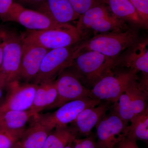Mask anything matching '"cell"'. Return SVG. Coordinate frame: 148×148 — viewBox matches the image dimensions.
Listing matches in <instances>:
<instances>
[{
    "label": "cell",
    "instance_id": "obj_1",
    "mask_svg": "<svg viewBox=\"0 0 148 148\" xmlns=\"http://www.w3.org/2000/svg\"><path fill=\"white\" fill-rule=\"evenodd\" d=\"M138 27H129L122 32L94 35L82 40L76 46L74 56L85 51H97L112 58H116L139 40Z\"/></svg>",
    "mask_w": 148,
    "mask_h": 148
},
{
    "label": "cell",
    "instance_id": "obj_2",
    "mask_svg": "<svg viewBox=\"0 0 148 148\" xmlns=\"http://www.w3.org/2000/svg\"><path fill=\"white\" fill-rule=\"evenodd\" d=\"M77 22L76 27L84 38L90 32L95 35L122 32L129 28L126 22L114 16L106 5L100 0L80 15Z\"/></svg>",
    "mask_w": 148,
    "mask_h": 148
},
{
    "label": "cell",
    "instance_id": "obj_3",
    "mask_svg": "<svg viewBox=\"0 0 148 148\" xmlns=\"http://www.w3.org/2000/svg\"><path fill=\"white\" fill-rule=\"evenodd\" d=\"M137 73L132 69L112 67L92 86L91 98L116 103L130 84L138 77Z\"/></svg>",
    "mask_w": 148,
    "mask_h": 148
},
{
    "label": "cell",
    "instance_id": "obj_4",
    "mask_svg": "<svg viewBox=\"0 0 148 148\" xmlns=\"http://www.w3.org/2000/svg\"><path fill=\"white\" fill-rule=\"evenodd\" d=\"M116 59L94 51H85L74 56L69 68L81 81L93 86L114 66Z\"/></svg>",
    "mask_w": 148,
    "mask_h": 148
},
{
    "label": "cell",
    "instance_id": "obj_5",
    "mask_svg": "<svg viewBox=\"0 0 148 148\" xmlns=\"http://www.w3.org/2000/svg\"><path fill=\"white\" fill-rule=\"evenodd\" d=\"M21 38L23 42L38 45L49 50L68 47L84 40L76 27L69 24L47 30H29Z\"/></svg>",
    "mask_w": 148,
    "mask_h": 148
},
{
    "label": "cell",
    "instance_id": "obj_6",
    "mask_svg": "<svg viewBox=\"0 0 148 148\" xmlns=\"http://www.w3.org/2000/svg\"><path fill=\"white\" fill-rule=\"evenodd\" d=\"M77 44L49 51L43 59L33 83L38 85L54 80L60 73L71 66Z\"/></svg>",
    "mask_w": 148,
    "mask_h": 148
},
{
    "label": "cell",
    "instance_id": "obj_7",
    "mask_svg": "<svg viewBox=\"0 0 148 148\" xmlns=\"http://www.w3.org/2000/svg\"><path fill=\"white\" fill-rule=\"evenodd\" d=\"M101 101L92 98L70 101L60 106L53 112L38 114L33 118L53 130L56 127L67 126L73 123L83 110L98 106Z\"/></svg>",
    "mask_w": 148,
    "mask_h": 148
},
{
    "label": "cell",
    "instance_id": "obj_8",
    "mask_svg": "<svg viewBox=\"0 0 148 148\" xmlns=\"http://www.w3.org/2000/svg\"><path fill=\"white\" fill-rule=\"evenodd\" d=\"M1 20L3 22H17L32 31L54 29L66 24H58L44 14L24 7L15 2H13L7 13Z\"/></svg>",
    "mask_w": 148,
    "mask_h": 148
},
{
    "label": "cell",
    "instance_id": "obj_9",
    "mask_svg": "<svg viewBox=\"0 0 148 148\" xmlns=\"http://www.w3.org/2000/svg\"><path fill=\"white\" fill-rule=\"evenodd\" d=\"M58 96L53 108L70 101L91 98L90 89L84 86L70 68H66L55 80Z\"/></svg>",
    "mask_w": 148,
    "mask_h": 148
},
{
    "label": "cell",
    "instance_id": "obj_10",
    "mask_svg": "<svg viewBox=\"0 0 148 148\" xmlns=\"http://www.w3.org/2000/svg\"><path fill=\"white\" fill-rule=\"evenodd\" d=\"M128 125L115 112L106 114L96 129L98 148H115L126 136Z\"/></svg>",
    "mask_w": 148,
    "mask_h": 148
},
{
    "label": "cell",
    "instance_id": "obj_11",
    "mask_svg": "<svg viewBox=\"0 0 148 148\" xmlns=\"http://www.w3.org/2000/svg\"><path fill=\"white\" fill-rule=\"evenodd\" d=\"M22 38L10 33L3 42V60L0 72L8 84L19 80L22 54Z\"/></svg>",
    "mask_w": 148,
    "mask_h": 148
},
{
    "label": "cell",
    "instance_id": "obj_12",
    "mask_svg": "<svg viewBox=\"0 0 148 148\" xmlns=\"http://www.w3.org/2000/svg\"><path fill=\"white\" fill-rule=\"evenodd\" d=\"M37 85L33 83L21 84L19 80L9 83L0 111L29 110L33 104Z\"/></svg>",
    "mask_w": 148,
    "mask_h": 148
},
{
    "label": "cell",
    "instance_id": "obj_13",
    "mask_svg": "<svg viewBox=\"0 0 148 148\" xmlns=\"http://www.w3.org/2000/svg\"><path fill=\"white\" fill-rule=\"evenodd\" d=\"M114 66L148 74V40H139L134 45L123 51L117 57Z\"/></svg>",
    "mask_w": 148,
    "mask_h": 148
},
{
    "label": "cell",
    "instance_id": "obj_14",
    "mask_svg": "<svg viewBox=\"0 0 148 148\" xmlns=\"http://www.w3.org/2000/svg\"><path fill=\"white\" fill-rule=\"evenodd\" d=\"M49 50L38 45L23 42L19 79L24 80L27 83L33 81L38 73L45 56Z\"/></svg>",
    "mask_w": 148,
    "mask_h": 148
},
{
    "label": "cell",
    "instance_id": "obj_15",
    "mask_svg": "<svg viewBox=\"0 0 148 148\" xmlns=\"http://www.w3.org/2000/svg\"><path fill=\"white\" fill-rule=\"evenodd\" d=\"M110 102L101 103L98 106L83 110L73 123L74 129L86 137L89 136L92 129L96 127L110 109Z\"/></svg>",
    "mask_w": 148,
    "mask_h": 148
},
{
    "label": "cell",
    "instance_id": "obj_16",
    "mask_svg": "<svg viewBox=\"0 0 148 148\" xmlns=\"http://www.w3.org/2000/svg\"><path fill=\"white\" fill-rule=\"evenodd\" d=\"M36 10L59 24H69L77 20L80 16L74 10L69 0H45Z\"/></svg>",
    "mask_w": 148,
    "mask_h": 148
},
{
    "label": "cell",
    "instance_id": "obj_17",
    "mask_svg": "<svg viewBox=\"0 0 148 148\" xmlns=\"http://www.w3.org/2000/svg\"><path fill=\"white\" fill-rule=\"evenodd\" d=\"M57 96L55 80L38 85L33 104L29 111L34 116L45 109H53Z\"/></svg>",
    "mask_w": 148,
    "mask_h": 148
},
{
    "label": "cell",
    "instance_id": "obj_18",
    "mask_svg": "<svg viewBox=\"0 0 148 148\" xmlns=\"http://www.w3.org/2000/svg\"><path fill=\"white\" fill-rule=\"evenodd\" d=\"M116 17L134 27L147 28L128 0H100Z\"/></svg>",
    "mask_w": 148,
    "mask_h": 148
},
{
    "label": "cell",
    "instance_id": "obj_19",
    "mask_svg": "<svg viewBox=\"0 0 148 148\" xmlns=\"http://www.w3.org/2000/svg\"><path fill=\"white\" fill-rule=\"evenodd\" d=\"M34 119V122L25 129L17 142L20 148H42L49 134L52 130Z\"/></svg>",
    "mask_w": 148,
    "mask_h": 148
},
{
    "label": "cell",
    "instance_id": "obj_20",
    "mask_svg": "<svg viewBox=\"0 0 148 148\" xmlns=\"http://www.w3.org/2000/svg\"><path fill=\"white\" fill-rule=\"evenodd\" d=\"M33 114L29 110L0 111V130L23 132Z\"/></svg>",
    "mask_w": 148,
    "mask_h": 148
},
{
    "label": "cell",
    "instance_id": "obj_21",
    "mask_svg": "<svg viewBox=\"0 0 148 148\" xmlns=\"http://www.w3.org/2000/svg\"><path fill=\"white\" fill-rule=\"evenodd\" d=\"M77 132L73 127H56L49 134L42 148H64L73 143Z\"/></svg>",
    "mask_w": 148,
    "mask_h": 148
},
{
    "label": "cell",
    "instance_id": "obj_22",
    "mask_svg": "<svg viewBox=\"0 0 148 148\" xmlns=\"http://www.w3.org/2000/svg\"><path fill=\"white\" fill-rule=\"evenodd\" d=\"M127 127L126 137L147 142L148 140V107L141 113L136 115L130 120Z\"/></svg>",
    "mask_w": 148,
    "mask_h": 148
},
{
    "label": "cell",
    "instance_id": "obj_23",
    "mask_svg": "<svg viewBox=\"0 0 148 148\" xmlns=\"http://www.w3.org/2000/svg\"><path fill=\"white\" fill-rule=\"evenodd\" d=\"M23 132L0 130V148L11 147L18 142Z\"/></svg>",
    "mask_w": 148,
    "mask_h": 148
},
{
    "label": "cell",
    "instance_id": "obj_24",
    "mask_svg": "<svg viewBox=\"0 0 148 148\" xmlns=\"http://www.w3.org/2000/svg\"><path fill=\"white\" fill-rule=\"evenodd\" d=\"M134 7L138 15L147 28L148 0H128Z\"/></svg>",
    "mask_w": 148,
    "mask_h": 148
},
{
    "label": "cell",
    "instance_id": "obj_25",
    "mask_svg": "<svg viewBox=\"0 0 148 148\" xmlns=\"http://www.w3.org/2000/svg\"><path fill=\"white\" fill-rule=\"evenodd\" d=\"M73 8L79 15L83 14L95 5L99 0H69Z\"/></svg>",
    "mask_w": 148,
    "mask_h": 148
},
{
    "label": "cell",
    "instance_id": "obj_26",
    "mask_svg": "<svg viewBox=\"0 0 148 148\" xmlns=\"http://www.w3.org/2000/svg\"><path fill=\"white\" fill-rule=\"evenodd\" d=\"M73 144L74 148H98L97 143L90 136L83 139L76 138Z\"/></svg>",
    "mask_w": 148,
    "mask_h": 148
},
{
    "label": "cell",
    "instance_id": "obj_27",
    "mask_svg": "<svg viewBox=\"0 0 148 148\" xmlns=\"http://www.w3.org/2000/svg\"><path fill=\"white\" fill-rule=\"evenodd\" d=\"M8 83L5 75L0 72V106L4 101L5 93H7Z\"/></svg>",
    "mask_w": 148,
    "mask_h": 148
},
{
    "label": "cell",
    "instance_id": "obj_28",
    "mask_svg": "<svg viewBox=\"0 0 148 148\" xmlns=\"http://www.w3.org/2000/svg\"><path fill=\"white\" fill-rule=\"evenodd\" d=\"M137 140L125 137L116 146V148H139Z\"/></svg>",
    "mask_w": 148,
    "mask_h": 148
},
{
    "label": "cell",
    "instance_id": "obj_29",
    "mask_svg": "<svg viewBox=\"0 0 148 148\" xmlns=\"http://www.w3.org/2000/svg\"><path fill=\"white\" fill-rule=\"evenodd\" d=\"M18 3L25 7H27L36 10L44 2L45 0H18Z\"/></svg>",
    "mask_w": 148,
    "mask_h": 148
},
{
    "label": "cell",
    "instance_id": "obj_30",
    "mask_svg": "<svg viewBox=\"0 0 148 148\" xmlns=\"http://www.w3.org/2000/svg\"><path fill=\"white\" fill-rule=\"evenodd\" d=\"M13 2V0H0V19L1 20L7 13Z\"/></svg>",
    "mask_w": 148,
    "mask_h": 148
},
{
    "label": "cell",
    "instance_id": "obj_31",
    "mask_svg": "<svg viewBox=\"0 0 148 148\" xmlns=\"http://www.w3.org/2000/svg\"><path fill=\"white\" fill-rule=\"evenodd\" d=\"M10 33V32H8L6 29L0 27V44L3 42Z\"/></svg>",
    "mask_w": 148,
    "mask_h": 148
},
{
    "label": "cell",
    "instance_id": "obj_32",
    "mask_svg": "<svg viewBox=\"0 0 148 148\" xmlns=\"http://www.w3.org/2000/svg\"><path fill=\"white\" fill-rule=\"evenodd\" d=\"M3 47V42L2 43L0 44V71H1V68L2 63Z\"/></svg>",
    "mask_w": 148,
    "mask_h": 148
},
{
    "label": "cell",
    "instance_id": "obj_33",
    "mask_svg": "<svg viewBox=\"0 0 148 148\" xmlns=\"http://www.w3.org/2000/svg\"><path fill=\"white\" fill-rule=\"evenodd\" d=\"M10 148H20L19 146L18 145V144H17V143L16 144H14V145L12 147Z\"/></svg>",
    "mask_w": 148,
    "mask_h": 148
},
{
    "label": "cell",
    "instance_id": "obj_34",
    "mask_svg": "<svg viewBox=\"0 0 148 148\" xmlns=\"http://www.w3.org/2000/svg\"><path fill=\"white\" fill-rule=\"evenodd\" d=\"M73 143L70 144V145H69L66 146V147H65L64 148H74V146H72V144H73Z\"/></svg>",
    "mask_w": 148,
    "mask_h": 148
},
{
    "label": "cell",
    "instance_id": "obj_35",
    "mask_svg": "<svg viewBox=\"0 0 148 148\" xmlns=\"http://www.w3.org/2000/svg\"></svg>",
    "mask_w": 148,
    "mask_h": 148
}]
</instances>
